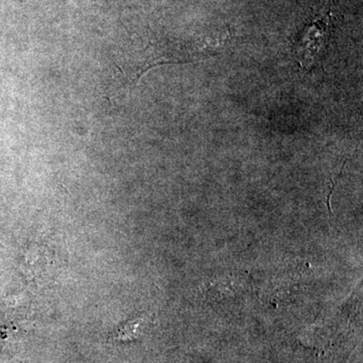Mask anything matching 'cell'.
<instances>
[{
  "label": "cell",
  "mask_w": 363,
  "mask_h": 363,
  "mask_svg": "<svg viewBox=\"0 0 363 363\" xmlns=\"http://www.w3.org/2000/svg\"><path fill=\"white\" fill-rule=\"evenodd\" d=\"M145 320L135 319L128 322L119 327L113 334L112 339L116 341H130L140 337L142 334L143 327H145Z\"/></svg>",
  "instance_id": "6da1fadb"
}]
</instances>
